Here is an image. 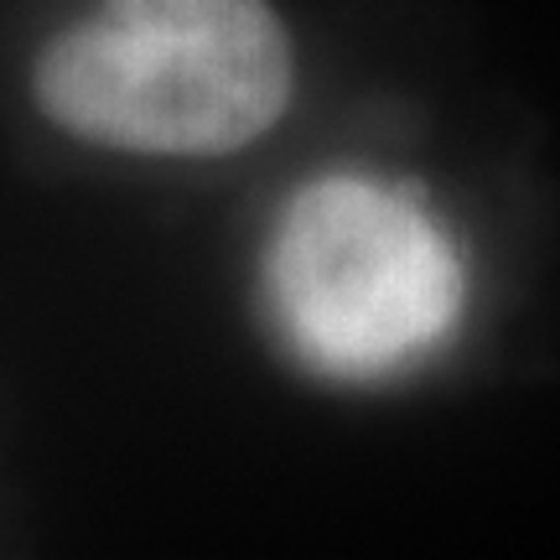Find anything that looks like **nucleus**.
I'll return each instance as SVG.
<instances>
[{
    "label": "nucleus",
    "instance_id": "nucleus-1",
    "mask_svg": "<svg viewBox=\"0 0 560 560\" xmlns=\"http://www.w3.org/2000/svg\"><path fill=\"white\" fill-rule=\"evenodd\" d=\"M42 109L140 156H223L291 100V42L265 0H100L37 68Z\"/></svg>",
    "mask_w": 560,
    "mask_h": 560
},
{
    "label": "nucleus",
    "instance_id": "nucleus-2",
    "mask_svg": "<svg viewBox=\"0 0 560 560\" xmlns=\"http://www.w3.org/2000/svg\"><path fill=\"white\" fill-rule=\"evenodd\" d=\"M265 301L276 332L327 380H389L457 332L467 276L416 192L322 177L285 202Z\"/></svg>",
    "mask_w": 560,
    "mask_h": 560
}]
</instances>
